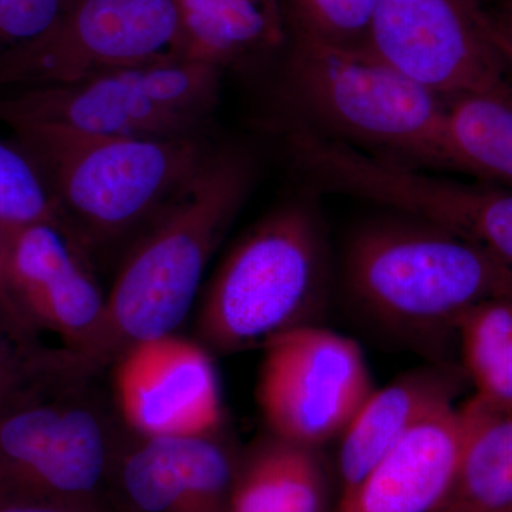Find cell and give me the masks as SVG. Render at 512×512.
Wrapping results in <instances>:
<instances>
[{
    "label": "cell",
    "mask_w": 512,
    "mask_h": 512,
    "mask_svg": "<svg viewBox=\"0 0 512 512\" xmlns=\"http://www.w3.org/2000/svg\"><path fill=\"white\" fill-rule=\"evenodd\" d=\"M6 228H8V225L0 222V254H2L3 242H5Z\"/></svg>",
    "instance_id": "f1b7e54d"
},
{
    "label": "cell",
    "mask_w": 512,
    "mask_h": 512,
    "mask_svg": "<svg viewBox=\"0 0 512 512\" xmlns=\"http://www.w3.org/2000/svg\"><path fill=\"white\" fill-rule=\"evenodd\" d=\"M325 228L306 202L281 205L229 248L197 302V340L211 353L262 348L319 325L329 298Z\"/></svg>",
    "instance_id": "5b68a950"
},
{
    "label": "cell",
    "mask_w": 512,
    "mask_h": 512,
    "mask_svg": "<svg viewBox=\"0 0 512 512\" xmlns=\"http://www.w3.org/2000/svg\"><path fill=\"white\" fill-rule=\"evenodd\" d=\"M222 70L171 57L64 86L0 94V123L53 124L93 136H197L218 101Z\"/></svg>",
    "instance_id": "52a82bcc"
},
{
    "label": "cell",
    "mask_w": 512,
    "mask_h": 512,
    "mask_svg": "<svg viewBox=\"0 0 512 512\" xmlns=\"http://www.w3.org/2000/svg\"><path fill=\"white\" fill-rule=\"evenodd\" d=\"M319 450L266 431L239 453L228 512H329Z\"/></svg>",
    "instance_id": "e0dca14e"
},
{
    "label": "cell",
    "mask_w": 512,
    "mask_h": 512,
    "mask_svg": "<svg viewBox=\"0 0 512 512\" xmlns=\"http://www.w3.org/2000/svg\"><path fill=\"white\" fill-rule=\"evenodd\" d=\"M288 76L316 130L424 170H453L447 101L397 70L369 46L291 37Z\"/></svg>",
    "instance_id": "8992f818"
},
{
    "label": "cell",
    "mask_w": 512,
    "mask_h": 512,
    "mask_svg": "<svg viewBox=\"0 0 512 512\" xmlns=\"http://www.w3.org/2000/svg\"><path fill=\"white\" fill-rule=\"evenodd\" d=\"M493 19L495 28L500 30L501 35L512 43V0H501L500 10L497 18Z\"/></svg>",
    "instance_id": "4316f807"
},
{
    "label": "cell",
    "mask_w": 512,
    "mask_h": 512,
    "mask_svg": "<svg viewBox=\"0 0 512 512\" xmlns=\"http://www.w3.org/2000/svg\"><path fill=\"white\" fill-rule=\"evenodd\" d=\"M113 402L131 433L146 439L222 430L220 382L212 353L178 333L131 346L113 365Z\"/></svg>",
    "instance_id": "7c38bea8"
},
{
    "label": "cell",
    "mask_w": 512,
    "mask_h": 512,
    "mask_svg": "<svg viewBox=\"0 0 512 512\" xmlns=\"http://www.w3.org/2000/svg\"><path fill=\"white\" fill-rule=\"evenodd\" d=\"M77 0H0V56L55 28Z\"/></svg>",
    "instance_id": "cb8c5ba5"
},
{
    "label": "cell",
    "mask_w": 512,
    "mask_h": 512,
    "mask_svg": "<svg viewBox=\"0 0 512 512\" xmlns=\"http://www.w3.org/2000/svg\"><path fill=\"white\" fill-rule=\"evenodd\" d=\"M495 40H497L498 46L503 50L505 59L508 60V63H512V43L508 42L507 39L503 35H501L500 30L494 28Z\"/></svg>",
    "instance_id": "83f0119b"
},
{
    "label": "cell",
    "mask_w": 512,
    "mask_h": 512,
    "mask_svg": "<svg viewBox=\"0 0 512 512\" xmlns=\"http://www.w3.org/2000/svg\"><path fill=\"white\" fill-rule=\"evenodd\" d=\"M464 431L460 406L431 414L340 497L333 512L443 511L456 484Z\"/></svg>",
    "instance_id": "5bb4252c"
},
{
    "label": "cell",
    "mask_w": 512,
    "mask_h": 512,
    "mask_svg": "<svg viewBox=\"0 0 512 512\" xmlns=\"http://www.w3.org/2000/svg\"><path fill=\"white\" fill-rule=\"evenodd\" d=\"M379 0H285L289 39L365 46Z\"/></svg>",
    "instance_id": "7402d4cb"
},
{
    "label": "cell",
    "mask_w": 512,
    "mask_h": 512,
    "mask_svg": "<svg viewBox=\"0 0 512 512\" xmlns=\"http://www.w3.org/2000/svg\"><path fill=\"white\" fill-rule=\"evenodd\" d=\"M457 387L450 370L431 365L373 390L339 437L340 497L352 493L417 424L456 404Z\"/></svg>",
    "instance_id": "2e32d148"
},
{
    "label": "cell",
    "mask_w": 512,
    "mask_h": 512,
    "mask_svg": "<svg viewBox=\"0 0 512 512\" xmlns=\"http://www.w3.org/2000/svg\"><path fill=\"white\" fill-rule=\"evenodd\" d=\"M89 259L46 222L8 225L0 254V302L23 338L52 333L74 360L89 355L106 312Z\"/></svg>",
    "instance_id": "8fae6325"
},
{
    "label": "cell",
    "mask_w": 512,
    "mask_h": 512,
    "mask_svg": "<svg viewBox=\"0 0 512 512\" xmlns=\"http://www.w3.org/2000/svg\"><path fill=\"white\" fill-rule=\"evenodd\" d=\"M5 126L42 175L64 234L92 265L114 249L127 252L212 151L202 134L128 138L29 121Z\"/></svg>",
    "instance_id": "7a4b0ae2"
},
{
    "label": "cell",
    "mask_w": 512,
    "mask_h": 512,
    "mask_svg": "<svg viewBox=\"0 0 512 512\" xmlns=\"http://www.w3.org/2000/svg\"><path fill=\"white\" fill-rule=\"evenodd\" d=\"M461 407L464 443L446 512H512V410L477 397Z\"/></svg>",
    "instance_id": "d6986e66"
},
{
    "label": "cell",
    "mask_w": 512,
    "mask_h": 512,
    "mask_svg": "<svg viewBox=\"0 0 512 512\" xmlns=\"http://www.w3.org/2000/svg\"><path fill=\"white\" fill-rule=\"evenodd\" d=\"M224 433L167 439L131 433L116 473L120 512H228L241 451Z\"/></svg>",
    "instance_id": "4fadbf2b"
},
{
    "label": "cell",
    "mask_w": 512,
    "mask_h": 512,
    "mask_svg": "<svg viewBox=\"0 0 512 512\" xmlns=\"http://www.w3.org/2000/svg\"><path fill=\"white\" fill-rule=\"evenodd\" d=\"M63 349L28 342L0 380V498L120 512L116 473L131 431Z\"/></svg>",
    "instance_id": "6da1fadb"
},
{
    "label": "cell",
    "mask_w": 512,
    "mask_h": 512,
    "mask_svg": "<svg viewBox=\"0 0 512 512\" xmlns=\"http://www.w3.org/2000/svg\"><path fill=\"white\" fill-rule=\"evenodd\" d=\"M0 222L6 225L46 222L62 228L55 201L36 165L12 140H2V138H0Z\"/></svg>",
    "instance_id": "603a6c76"
},
{
    "label": "cell",
    "mask_w": 512,
    "mask_h": 512,
    "mask_svg": "<svg viewBox=\"0 0 512 512\" xmlns=\"http://www.w3.org/2000/svg\"><path fill=\"white\" fill-rule=\"evenodd\" d=\"M464 367L480 402L512 410V296L474 306L457 326Z\"/></svg>",
    "instance_id": "44dd1931"
},
{
    "label": "cell",
    "mask_w": 512,
    "mask_h": 512,
    "mask_svg": "<svg viewBox=\"0 0 512 512\" xmlns=\"http://www.w3.org/2000/svg\"><path fill=\"white\" fill-rule=\"evenodd\" d=\"M440 512H446V510L440 511Z\"/></svg>",
    "instance_id": "f546056e"
},
{
    "label": "cell",
    "mask_w": 512,
    "mask_h": 512,
    "mask_svg": "<svg viewBox=\"0 0 512 512\" xmlns=\"http://www.w3.org/2000/svg\"><path fill=\"white\" fill-rule=\"evenodd\" d=\"M380 204L476 242L512 269V190L467 184L437 171L390 165L377 185Z\"/></svg>",
    "instance_id": "9a60e30c"
},
{
    "label": "cell",
    "mask_w": 512,
    "mask_h": 512,
    "mask_svg": "<svg viewBox=\"0 0 512 512\" xmlns=\"http://www.w3.org/2000/svg\"><path fill=\"white\" fill-rule=\"evenodd\" d=\"M0 512H83L64 505L0 498Z\"/></svg>",
    "instance_id": "484cf974"
},
{
    "label": "cell",
    "mask_w": 512,
    "mask_h": 512,
    "mask_svg": "<svg viewBox=\"0 0 512 512\" xmlns=\"http://www.w3.org/2000/svg\"><path fill=\"white\" fill-rule=\"evenodd\" d=\"M251 183L245 154L211 151L191 183L124 254L106 295L99 338L77 360L80 366L101 373L131 346L177 333Z\"/></svg>",
    "instance_id": "3957f363"
},
{
    "label": "cell",
    "mask_w": 512,
    "mask_h": 512,
    "mask_svg": "<svg viewBox=\"0 0 512 512\" xmlns=\"http://www.w3.org/2000/svg\"><path fill=\"white\" fill-rule=\"evenodd\" d=\"M183 56L224 70L289 42L285 0H177Z\"/></svg>",
    "instance_id": "ac0fdd59"
},
{
    "label": "cell",
    "mask_w": 512,
    "mask_h": 512,
    "mask_svg": "<svg viewBox=\"0 0 512 512\" xmlns=\"http://www.w3.org/2000/svg\"><path fill=\"white\" fill-rule=\"evenodd\" d=\"M256 402L268 433L322 448L339 439L376 389L355 340L302 326L262 346Z\"/></svg>",
    "instance_id": "9c48e42d"
},
{
    "label": "cell",
    "mask_w": 512,
    "mask_h": 512,
    "mask_svg": "<svg viewBox=\"0 0 512 512\" xmlns=\"http://www.w3.org/2000/svg\"><path fill=\"white\" fill-rule=\"evenodd\" d=\"M367 46L444 100L508 90L481 0H379Z\"/></svg>",
    "instance_id": "30bf717a"
},
{
    "label": "cell",
    "mask_w": 512,
    "mask_h": 512,
    "mask_svg": "<svg viewBox=\"0 0 512 512\" xmlns=\"http://www.w3.org/2000/svg\"><path fill=\"white\" fill-rule=\"evenodd\" d=\"M400 215L367 222L346 247V292L369 318L412 335L457 332L474 306L512 296V269L487 249Z\"/></svg>",
    "instance_id": "277c9868"
},
{
    "label": "cell",
    "mask_w": 512,
    "mask_h": 512,
    "mask_svg": "<svg viewBox=\"0 0 512 512\" xmlns=\"http://www.w3.org/2000/svg\"><path fill=\"white\" fill-rule=\"evenodd\" d=\"M25 342H29V339L23 338L12 325L0 302V380L8 373L13 360L18 356L20 346Z\"/></svg>",
    "instance_id": "d4e9b609"
},
{
    "label": "cell",
    "mask_w": 512,
    "mask_h": 512,
    "mask_svg": "<svg viewBox=\"0 0 512 512\" xmlns=\"http://www.w3.org/2000/svg\"><path fill=\"white\" fill-rule=\"evenodd\" d=\"M447 144L453 170L512 190V94L491 90L447 101Z\"/></svg>",
    "instance_id": "ffe728a7"
},
{
    "label": "cell",
    "mask_w": 512,
    "mask_h": 512,
    "mask_svg": "<svg viewBox=\"0 0 512 512\" xmlns=\"http://www.w3.org/2000/svg\"><path fill=\"white\" fill-rule=\"evenodd\" d=\"M183 56L177 0H77L45 36L0 56V94Z\"/></svg>",
    "instance_id": "ba28073f"
}]
</instances>
